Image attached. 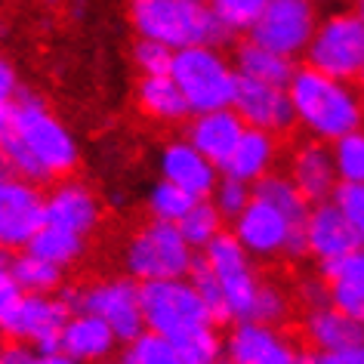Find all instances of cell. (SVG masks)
<instances>
[{
    "instance_id": "obj_26",
    "label": "cell",
    "mask_w": 364,
    "mask_h": 364,
    "mask_svg": "<svg viewBox=\"0 0 364 364\" xmlns=\"http://www.w3.org/2000/svg\"><path fill=\"white\" fill-rule=\"evenodd\" d=\"M235 68H238L241 77L266 80V84H281V87H287L296 71L294 59L281 56V53L262 47V43L250 41V38L235 50Z\"/></svg>"
},
{
    "instance_id": "obj_15",
    "label": "cell",
    "mask_w": 364,
    "mask_h": 364,
    "mask_svg": "<svg viewBox=\"0 0 364 364\" xmlns=\"http://www.w3.org/2000/svg\"><path fill=\"white\" fill-rule=\"evenodd\" d=\"M232 108L241 114V121L247 127H257V130H266V133H284L290 124H296L290 93L281 84L241 77Z\"/></svg>"
},
{
    "instance_id": "obj_39",
    "label": "cell",
    "mask_w": 364,
    "mask_h": 364,
    "mask_svg": "<svg viewBox=\"0 0 364 364\" xmlns=\"http://www.w3.org/2000/svg\"><path fill=\"white\" fill-rule=\"evenodd\" d=\"M192 284L198 287V294L204 296V303L210 306V312L213 318H225V306H223V290L220 284H216V278H213V272L204 266V262H195V269H192Z\"/></svg>"
},
{
    "instance_id": "obj_27",
    "label": "cell",
    "mask_w": 364,
    "mask_h": 364,
    "mask_svg": "<svg viewBox=\"0 0 364 364\" xmlns=\"http://www.w3.org/2000/svg\"><path fill=\"white\" fill-rule=\"evenodd\" d=\"M25 250L38 253V257L65 269V266H71V262H77L80 253H84V235L62 229V225H53V223H43Z\"/></svg>"
},
{
    "instance_id": "obj_33",
    "label": "cell",
    "mask_w": 364,
    "mask_h": 364,
    "mask_svg": "<svg viewBox=\"0 0 364 364\" xmlns=\"http://www.w3.org/2000/svg\"><path fill=\"white\" fill-rule=\"evenodd\" d=\"M124 358H130L133 364H186L176 343L154 331H142L136 340H130V349Z\"/></svg>"
},
{
    "instance_id": "obj_22",
    "label": "cell",
    "mask_w": 364,
    "mask_h": 364,
    "mask_svg": "<svg viewBox=\"0 0 364 364\" xmlns=\"http://www.w3.org/2000/svg\"><path fill=\"white\" fill-rule=\"evenodd\" d=\"M324 266V281L331 287V303L364 324V247H355Z\"/></svg>"
},
{
    "instance_id": "obj_6",
    "label": "cell",
    "mask_w": 364,
    "mask_h": 364,
    "mask_svg": "<svg viewBox=\"0 0 364 364\" xmlns=\"http://www.w3.org/2000/svg\"><path fill=\"white\" fill-rule=\"evenodd\" d=\"M232 235L257 259L299 257V253H306V220H296L284 207L272 204L269 198H259V195H253L250 204L235 216Z\"/></svg>"
},
{
    "instance_id": "obj_17",
    "label": "cell",
    "mask_w": 364,
    "mask_h": 364,
    "mask_svg": "<svg viewBox=\"0 0 364 364\" xmlns=\"http://www.w3.org/2000/svg\"><path fill=\"white\" fill-rule=\"evenodd\" d=\"M358 247V238H355L349 220L340 210V204L333 201H318L309 207L306 216V253H312L315 259L331 262L343 253H349Z\"/></svg>"
},
{
    "instance_id": "obj_29",
    "label": "cell",
    "mask_w": 364,
    "mask_h": 364,
    "mask_svg": "<svg viewBox=\"0 0 364 364\" xmlns=\"http://www.w3.org/2000/svg\"><path fill=\"white\" fill-rule=\"evenodd\" d=\"M223 220H225V216L216 210V204L210 201V198H198L195 207H192V210H188L186 216H182L176 225H179V232L186 235V241L192 244L195 250H198V247L204 250L207 244H210L216 235L223 232Z\"/></svg>"
},
{
    "instance_id": "obj_7",
    "label": "cell",
    "mask_w": 364,
    "mask_h": 364,
    "mask_svg": "<svg viewBox=\"0 0 364 364\" xmlns=\"http://www.w3.org/2000/svg\"><path fill=\"white\" fill-rule=\"evenodd\" d=\"M139 299H142L145 331L164 333L170 340L216 321L210 306L204 303V296L192 284V278L145 281V284H139Z\"/></svg>"
},
{
    "instance_id": "obj_24",
    "label": "cell",
    "mask_w": 364,
    "mask_h": 364,
    "mask_svg": "<svg viewBox=\"0 0 364 364\" xmlns=\"http://www.w3.org/2000/svg\"><path fill=\"white\" fill-rule=\"evenodd\" d=\"M303 331H306V340L312 343L318 352H333L349 343L364 340V324H358L355 318L340 312L333 303L309 309Z\"/></svg>"
},
{
    "instance_id": "obj_41",
    "label": "cell",
    "mask_w": 364,
    "mask_h": 364,
    "mask_svg": "<svg viewBox=\"0 0 364 364\" xmlns=\"http://www.w3.org/2000/svg\"><path fill=\"white\" fill-rule=\"evenodd\" d=\"M318 358H321V364H364V340L349 343L333 352H321Z\"/></svg>"
},
{
    "instance_id": "obj_32",
    "label": "cell",
    "mask_w": 364,
    "mask_h": 364,
    "mask_svg": "<svg viewBox=\"0 0 364 364\" xmlns=\"http://www.w3.org/2000/svg\"><path fill=\"white\" fill-rule=\"evenodd\" d=\"M195 201H198L195 195H188L186 188H179L176 182H167V179L154 182L149 188V210L154 220H164V223H179L195 207Z\"/></svg>"
},
{
    "instance_id": "obj_2",
    "label": "cell",
    "mask_w": 364,
    "mask_h": 364,
    "mask_svg": "<svg viewBox=\"0 0 364 364\" xmlns=\"http://www.w3.org/2000/svg\"><path fill=\"white\" fill-rule=\"evenodd\" d=\"M130 22L139 38H154L173 50L192 43L223 47L232 38L210 10V0H130Z\"/></svg>"
},
{
    "instance_id": "obj_37",
    "label": "cell",
    "mask_w": 364,
    "mask_h": 364,
    "mask_svg": "<svg viewBox=\"0 0 364 364\" xmlns=\"http://www.w3.org/2000/svg\"><path fill=\"white\" fill-rule=\"evenodd\" d=\"M173 47L154 41V38H139L133 43V65L139 68V75H170L173 65Z\"/></svg>"
},
{
    "instance_id": "obj_23",
    "label": "cell",
    "mask_w": 364,
    "mask_h": 364,
    "mask_svg": "<svg viewBox=\"0 0 364 364\" xmlns=\"http://www.w3.org/2000/svg\"><path fill=\"white\" fill-rule=\"evenodd\" d=\"M278 161V142H275V133H266V130H257V127H247L244 136L235 145V151L229 154V161L223 164V173L225 176H235L241 182H250L257 186L259 179H266L272 167Z\"/></svg>"
},
{
    "instance_id": "obj_49",
    "label": "cell",
    "mask_w": 364,
    "mask_h": 364,
    "mask_svg": "<svg viewBox=\"0 0 364 364\" xmlns=\"http://www.w3.org/2000/svg\"><path fill=\"white\" fill-rule=\"evenodd\" d=\"M121 364H133V361H130V358H124V361H121Z\"/></svg>"
},
{
    "instance_id": "obj_52",
    "label": "cell",
    "mask_w": 364,
    "mask_h": 364,
    "mask_svg": "<svg viewBox=\"0 0 364 364\" xmlns=\"http://www.w3.org/2000/svg\"><path fill=\"white\" fill-rule=\"evenodd\" d=\"M318 4H321V0H318Z\"/></svg>"
},
{
    "instance_id": "obj_3",
    "label": "cell",
    "mask_w": 364,
    "mask_h": 364,
    "mask_svg": "<svg viewBox=\"0 0 364 364\" xmlns=\"http://www.w3.org/2000/svg\"><path fill=\"white\" fill-rule=\"evenodd\" d=\"M10 136L41 164L47 179L68 176L80 161L77 139L71 130L53 114V108L43 102L41 96L19 93L13 112V130Z\"/></svg>"
},
{
    "instance_id": "obj_20",
    "label": "cell",
    "mask_w": 364,
    "mask_h": 364,
    "mask_svg": "<svg viewBox=\"0 0 364 364\" xmlns=\"http://www.w3.org/2000/svg\"><path fill=\"white\" fill-rule=\"evenodd\" d=\"M290 179L296 182V188L306 195L309 204L331 201V198L336 195V188H340L333 151L318 139L299 145L294 161H290Z\"/></svg>"
},
{
    "instance_id": "obj_44",
    "label": "cell",
    "mask_w": 364,
    "mask_h": 364,
    "mask_svg": "<svg viewBox=\"0 0 364 364\" xmlns=\"http://www.w3.org/2000/svg\"><path fill=\"white\" fill-rule=\"evenodd\" d=\"M13 112H16V99H0V139L13 130Z\"/></svg>"
},
{
    "instance_id": "obj_46",
    "label": "cell",
    "mask_w": 364,
    "mask_h": 364,
    "mask_svg": "<svg viewBox=\"0 0 364 364\" xmlns=\"http://www.w3.org/2000/svg\"><path fill=\"white\" fill-rule=\"evenodd\" d=\"M349 4H352V10H355V13H358V16H361V19H364V0H349Z\"/></svg>"
},
{
    "instance_id": "obj_43",
    "label": "cell",
    "mask_w": 364,
    "mask_h": 364,
    "mask_svg": "<svg viewBox=\"0 0 364 364\" xmlns=\"http://www.w3.org/2000/svg\"><path fill=\"white\" fill-rule=\"evenodd\" d=\"M19 93V75L6 59H0V99H16Z\"/></svg>"
},
{
    "instance_id": "obj_35",
    "label": "cell",
    "mask_w": 364,
    "mask_h": 364,
    "mask_svg": "<svg viewBox=\"0 0 364 364\" xmlns=\"http://www.w3.org/2000/svg\"><path fill=\"white\" fill-rule=\"evenodd\" d=\"M250 198H253L250 182H241V179L225 176L223 173L220 182H216V188H213V195H210V201L216 204V210H220L225 220H235V216L250 204Z\"/></svg>"
},
{
    "instance_id": "obj_1",
    "label": "cell",
    "mask_w": 364,
    "mask_h": 364,
    "mask_svg": "<svg viewBox=\"0 0 364 364\" xmlns=\"http://www.w3.org/2000/svg\"><path fill=\"white\" fill-rule=\"evenodd\" d=\"M287 93L296 124L318 142H336L364 124V93L352 80L306 65L294 71Z\"/></svg>"
},
{
    "instance_id": "obj_21",
    "label": "cell",
    "mask_w": 364,
    "mask_h": 364,
    "mask_svg": "<svg viewBox=\"0 0 364 364\" xmlns=\"http://www.w3.org/2000/svg\"><path fill=\"white\" fill-rule=\"evenodd\" d=\"M102 220L99 198L90 192L84 182H62L47 195V223L71 229L77 235H87L96 229Z\"/></svg>"
},
{
    "instance_id": "obj_36",
    "label": "cell",
    "mask_w": 364,
    "mask_h": 364,
    "mask_svg": "<svg viewBox=\"0 0 364 364\" xmlns=\"http://www.w3.org/2000/svg\"><path fill=\"white\" fill-rule=\"evenodd\" d=\"M287 294L272 281H262L257 296H253V309H250V321H262V324H281L287 318Z\"/></svg>"
},
{
    "instance_id": "obj_25",
    "label": "cell",
    "mask_w": 364,
    "mask_h": 364,
    "mask_svg": "<svg viewBox=\"0 0 364 364\" xmlns=\"http://www.w3.org/2000/svg\"><path fill=\"white\" fill-rule=\"evenodd\" d=\"M136 99H139V108L145 114L164 124L182 121V117L192 114L179 84L170 75H142L139 87H136Z\"/></svg>"
},
{
    "instance_id": "obj_10",
    "label": "cell",
    "mask_w": 364,
    "mask_h": 364,
    "mask_svg": "<svg viewBox=\"0 0 364 364\" xmlns=\"http://www.w3.org/2000/svg\"><path fill=\"white\" fill-rule=\"evenodd\" d=\"M318 19H321L318 0H272L259 19L253 22L247 38L287 59H296L306 56Z\"/></svg>"
},
{
    "instance_id": "obj_19",
    "label": "cell",
    "mask_w": 364,
    "mask_h": 364,
    "mask_svg": "<svg viewBox=\"0 0 364 364\" xmlns=\"http://www.w3.org/2000/svg\"><path fill=\"white\" fill-rule=\"evenodd\" d=\"M117 343H121L117 333L102 321V318L87 312V309H80V312L68 315L65 327H62L59 352H65L68 358H75L80 364H96V361H105L108 355L114 352Z\"/></svg>"
},
{
    "instance_id": "obj_16",
    "label": "cell",
    "mask_w": 364,
    "mask_h": 364,
    "mask_svg": "<svg viewBox=\"0 0 364 364\" xmlns=\"http://www.w3.org/2000/svg\"><path fill=\"white\" fill-rule=\"evenodd\" d=\"M161 179L176 182L179 188H186L195 198H210L216 182H220V167L201 154L188 139H173L161 149L158 158Z\"/></svg>"
},
{
    "instance_id": "obj_12",
    "label": "cell",
    "mask_w": 364,
    "mask_h": 364,
    "mask_svg": "<svg viewBox=\"0 0 364 364\" xmlns=\"http://www.w3.org/2000/svg\"><path fill=\"white\" fill-rule=\"evenodd\" d=\"M43 223H47V198L38 192V182L0 173V247H28Z\"/></svg>"
},
{
    "instance_id": "obj_34",
    "label": "cell",
    "mask_w": 364,
    "mask_h": 364,
    "mask_svg": "<svg viewBox=\"0 0 364 364\" xmlns=\"http://www.w3.org/2000/svg\"><path fill=\"white\" fill-rule=\"evenodd\" d=\"M269 4L272 0H210V10L235 38V34H247Z\"/></svg>"
},
{
    "instance_id": "obj_38",
    "label": "cell",
    "mask_w": 364,
    "mask_h": 364,
    "mask_svg": "<svg viewBox=\"0 0 364 364\" xmlns=\"http://www.w3.org/2000/svg\"><path fill=\"white\" fill-rule=\"evenodd\" d=\"M333 201L340 204V210L349 220L355 238H358V247H364V186H340Z\"/></svg>"
},
{
    "instance_id": "obj_48",
    "label": "cell",
    "mask_w": 364,
    "mask_h": 364,
    "mask_svg": "<svg viewBox=\"0 0 364 364\" xmlns=\"http://www.w3.org/2000/svg\"><path fill=\"white\" fill-rule=\"evenodd\" d=\"M358 90L364 93V68H361V75H358Z\"/></svg>"
},
{
    "instance_id": "obj_30",
    "label": "cell",
    "mask_w": 364,
    "mask_h": 364,
    "mask_svg": "<svg viewBox=\"0 0 364 364\" xmlns=\"http://www.w3.org/2000/svg\"><path fill=\"white\" fill-rule=\"evenodd\" d=\"M340 186H364V127L331 142Z\"/></svg>"
},
{
    "instance_id": "obj_18",
    "label": "cell",
    "mask_w": 364,
    "mask_h": 364,
    "mask_svg": "<svg viewBox=\"0 0 364 364\" xmlns=\"http://www.w3.org/2000/svg\"><path fill=\"white\" fill-rule=\"evenodd\" d=\"M244 130H247V124H244L241 114L229 105V108H213V112L192 114L186 139L223 170V164L229 161V154L235 151V145H238Z\"/></svg>"
},
{
    "instance_id": "obj_45",
    "label": "cell",
    "mask_w": 364,
    "mask_h": 364,
    "mask_svg": "<svg viewBox=\"0 0 364 364\" xmlns=\"http://www.w3.org/2000/svg\"><path fill=\"white\" fill-rule=\"evenodd\" d=\"M31 364H80V361H75V358H68L65 352H38L31 358Z\"/></svg>"
},
{
    "instance_id": "obj_51",
    "label": "cell",
    "mask_w": 364,
    "mask_h": 364,
    "mask_svg": "<svg viewBox=\"0 0 364 364\" xmlns=\"http://www.w3.org/2000/svg\"><path fill=\"white\" fill-rule=\"evenodd\" d=\"M0 352H4V346H0Z\"/></svg>"
},
{
    "instance_id": "obj_40",
    "label": "cell",
    "mask_w": 364,
    "mask_h": 364,
    "mask_svg": "<svg viewBox=\"0 0 364 364\" xmlns=\"http://www.w3.org/2000/svg\"><path fill=\"white\" fill-rule=\"evenodd\" d=\"M19 296H22V287L13 275V259L6 257L4 247H0V315H4Z\"/></svg>"
},
{
    "instance_id": "obj_4",
    "label": "cell",
    "mask_w": 364,
    "mask_h": 364,
    "mask_svg": "<svg viewBox=\"0 0 364 364\" xmlns=\"http://www.w3.org/2000/svg\"><path fill=\"white\" fill-rule=\"evenodd\" d=\"M170 77L179 84L192 114L229 108L238 93V68L223 56L216 43H192L173 53Z\"/></svg>"
},
{
    "instance_id": "obj_50",
    "label": "cell",
    "mask_w": 364,
    "mask_h": 364,
    "mask_svg": "<svg viewBox=\"0 0 364 364\" xmlns=\"http://www.w3.org/2000/svg\"><path fill=\"white\" fill-rule=\"evenodd\" d=\"M47 4H59V0H47Z\"/></svg>"
},
{
    "instance_id": "obj_28",
    "label": "cell",
    "mask_w": 364,
    "mask_h": 364,
    "mask_svg": "<svg viewBox=\"0 0 364 364\" xmlns=\"http://www.w3.org/2000/svg\"><path fill=\"white\" fill-rule=\"evenodd\" d=\"M13 275L19 281L22 294H53L62 287V266L25 250L13 257Z\"/></svg>"
},
{
    "instance_id": "obj_5",
    "label": "cell",
    "mask_w": 364,
    "mask_h": 364,
    "mask_svg": "<svg viewBox=\"0 0 364 364\" xmlns=\"http://www.w3.org/2000/svg\"><path fill=\"white\" fill-rule=\"evenodd\" d=\"M195 247L186 241L176 223L151 220L130 238L124 250V266L133 281H167L188 278L195 269Z\"/></svg>"
},
{
    "instance_id": "obj_8",
    "label": "cell",
    "mask_w": 364,
    "mask_h": 364,
    "mask_svg": "<svg viewBox=\"0 0 364 364\" xmlns=\"http://www.w3.org/2000/svg\"><path fill=\"white\" fill-rule=\"evenodd\" d=\"M306 65L340 80H358L364 68V19L352 6L318 19L306 50Z\"/></svg>"
},
{
    "instance_id": "obj_31",
    "label": "cell",
    "mask_w": 364,
    "mask_h": 364,
    "mask_svg": "<svg viewBox=\"0 0 364 364\" xmlns=\"http://www.w3.org/2000/svg\"><path fill=\"white\" fill-rule=\"evenodd\" d=\"M176 349L182 352L186 364H220L225 355V343L220 340V333L213 331V324L195 327V331L176 336Z\"/></svg>"
},
{
    "instance_id": "obj_14",
    "label": "cell",
    "mask_w": 364,
    "mask_h": 364,
    "mask_svg": "<svg viewBox=\"0 0 364 364\" xmlns=\"http://www.w3.org/2000/svg\"><path fill=\"white\" fill-rule=\"evenodd\" d=\"M299 352L294 343L278 331V324L262 321H235L225 340V361L229 364H296Z\"/></svg>"
},
{
    "instance_id": "obj_11",
    "label": "cell",
    "mask_w": 364,
    "mask_h": 364,
    "mask_svg": "<svg viewBox=\"0 0 364 364\" xmlns=\"http://www.w3.org/2000/svg\"><path fill=\"white\" fill-rule=\"evenodd\" d=\"M68 321V306L53 294H22L0 315V331L13 343L38 346V352H56L62 327Z\"/></svg>"
},
{
    "instance_id": "obj_47",
    "label": "cell",
    "mask_w": 364,
    "mask_h": 364,
    "mask_svg": "<svg viewBox=\"0 0 364 364\" xmlns=\"http://www.w3.org/2000/svg\"><path fill=\"white\" fill-rule=\"evenodd\" d=\"M296 364H321V358H309V355H299Z\"/></svg>"
},
{
    "instance_id": "obj_9",
    "label": "cell",
    "mask_w": 364,
    "mask_h": 364,
    "mask_svg": "<svg viewBox=\"0 0 364 364\" xmlns=\"http://www.w3.org/2000/svg\"><path fill=\"white\" fill-rule=\"evenodd\" d=\"M204 266L213 272L216 284L223 290V306H225V321H247L253 296L262 281L253 269V257L241 247L235 235H216L204 247Z\"/></svg>"
},
{
    "instance_id": "obj_42",
    "label": "cell",
    "mask_w": 364,
    "mask_h": 364,
    "mask_svg": "<svg viewBox=\"0 0 364 364\" xmlns=\"http://www.w3.org/2000/svg\"><path fill=\"white\" fill-rule=\"evenodd\" d=\"M299 299L309 306V309H315V306H327L331 303V287H327V281H303L299 284Z\"/></svg>"
},
{
    "instance_id": "obj_13",
    "label": "cell",
    "mask_w": 364,
    "mask_h": 364,
    "mask_svg": "<svg viewBox=\"0 0 364 364\" xmlns=\"http://www.w3.org/2000/svg\"><path fill=\"white\" fill-rule=\"evenodd\" d=\"M77 306L102 318L117 333L121 343H130L145 331L139 284H133V281H127V278L99 281V284L87 287L84 294L77 296Z\"/></svg>"
}]
</instances>
